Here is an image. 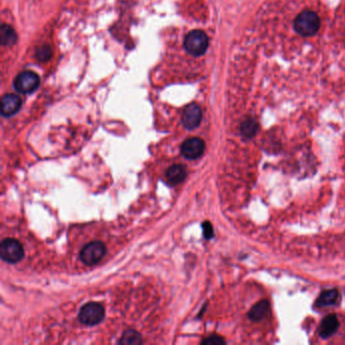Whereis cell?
Wrapping results in <instances>:
<instances>
[{
    "label": "cell",
    "instance_id": "cell-1",
    "mask_svg": "<svg viewBox=\"0 0 345 345\" xmlns=\"http://www.w3.org/2000/svg\"><path fill=\"white\" fill-rule=\"evenodd\" d=\"M319 28V16L311 10L301 12L295 19V30L301 36L311 37L318 32Z\"/></svg>",
    "mask_w": 345,
    "mask_h": 345
},
{
    "label": "cell",
    "instance_id": "cell-16",
    "mask_svg": "<svg viewBox=\"0 0 345 345\" xmlns=\"http://www.w3.org/2000/svg\"><path fill=\"white\" fill-rule=\"evenodd\" d=\"M120 344H127V345H132V344H140L142 343V337L140 333H138L135 330H128L126 331L123 336H121L119 342Z\"/></svg>",
    "mask_w": 345,
    "mask_h": 345
},
{
    "label": "cell",
    "instance_id": "cell-19",
    "mask_svg": "<svg viewBox=\"0 0 345 345\" xmlns=\"http://www.w3.org/2000/svg\"><path fill=\"white\" fill-rule=\"evenodd\" d=\"M201 343L202 344H210V345H213V344H224L225 340L223 339L222 337H220V336L213 335V336H210V337L206 338L205 340H202Z\"/></svg>",
    "mask_w": 345,
    "mask_h": 345
},
{
    "label": "cell",
    "instance_id": "cell-2",
    "mask_svg": "<svg viewBox=\"0 0 345 345\" xmlns=\"http://www.w3.org/2000/svg\"><path fill=\"white\" fill-rule=\"evenodd\" d=\"M209 46L207 35L198 30L192 31L185 39V48L192 56H201L205 54Z\"/></svg>",
    "mask_w": 345,
    "mask_h": 345
},
{
    "label": "cell",
    "instance_id": "cell-12",
    "mask_svg": "<svg viewBox=\"0 0 345 345\" xmlns=\"http://www.w3.org/2000/svg\"><path fill=\"white\" fill-rule=\"evenodd\" d=\"M186 177L187 170L184 166L179 164L170 166L166 172V180L171 186H177L178 184H181L186 179Z\"/></svg>",
    "mask_w": 345,
    "mask_h": 345
},
{
    "label": "cell",
    "instance_id": "cell-15",
    "mask_svg": "<svg viewBox=\"0 0 345 345\" xmlns=\"http://www.w3.org/2000/svg\"><path fill=\"white\" fill-rule=\"evenodd\" d=\"M0 39L3 46H11L16 42V35L14 30L8 25H2L0 29Z\"/></svg>",
    "mask_w": 345,
    "mask_h": 345
},
{
    "label": "cell",
    "instance_id": "cell-17",
    "mask_svg": "<svg viewBox=\"0 0 345 345\" xmlns=\"http://www.w3.org/2000/svg\"><path fill=\"white\" fill-rule=\"evenodd\" d=\"M52 56V50L49 46H42L40 48H38L36 52V57L38 61H42V62H45V61L49 60Z\"/></svg>",
    "mask_w": 345,
    "mask_h": 345
},
{
    "label": "cell",
    "instance_id": "cell-7",
    "mask_svg": "<svg viewBox=\"0 0 345 345\" xmlns=\"http://www.w3.org/2000/svg\"><path fill=\"white\" fill-rule=\"evenodd\" d=\"M205 151V142L199 138H191L181 145V154L187 159L194 160L199 158Z\"/></svg>",
    "mask_w": 345,
    "mask_h": 345
},
{
    "label": "cell",
    "instance_id": "cell-11",
    "mask_svg": "<svg viewBox=\"0 0 345 345\" xmlns=\"http://www.w3.org/2000/svg\"><path fill=\"white\" fill-rule=\"evenodd\" d=\"M340 302V293L336 289L324 291L318 298L316 305L318 307H328L334 306Z\"/></svg>",
    "mask_w": 345,
    "mask_h": 345
},
{
    "label": "cell",
    "instance_id": "cell-4",
    "mask_svg": "<svg viewBox=\"0 0 345 345\" xmlns=\"http://www.w3.org/2000/svg\"><path fill=\"white\" fill-rule=\"evenodd\" d=\"M78 318L79 321L84 325H96L105 318V308L98 303H88L81 308Z\"/></svg>",
    "mask_w": 345,
    "mask_h": 345
},
{
    "label": "cell",
    "instance_id": "cell-14",
    "mask_svg": "<svg viewBox=\"0 0 345 345\" xmlns=\"http://www.w3.org/2000/svg\"><path fill=\"white\" fill-rule=\"evenodd\" d=\"M240 131H241L242 136H244L247 139L254 137L258 131L257 121L251 117L246 118L245 120H243V123L241 124Z\"/></svg>",
    "mask_w": 345,
    "mask_h": 345
},
{
    "label": "cell",
    "instance_id": "cell-13",
    "mask_svg": "<svg viewBox=\"0 0 345 345\" xmlns=\"http://www.w3.org/2000/svg\"><path fill=\"white\" fill-rule=\"evenodd\" d=\"M270 307H269V303L267 300H263L258 302L257 304L251 308V310L249 311V319L252 321H260L262 319H265L268 314L269 313Z\"/></svg>",
    "mask_w": 345,
    "mask_h": 345
},
{
    "label": "cell",
    "instance_id": "cell-5",
    "mask_svg": "<svg viewBox=\"0 0 345 345\" xmlns=\"http://www.w3.org/2000/svg\"><path fill=\"white\" fill-rule=\"evenodd\" d=\"M1 258L8 263H17L24 258V248L20 243L12 238L2 240L0 245Z\"/></svg>",
    "mask_w": 345,
    "mask_h": 345
},
{
    "label": "cell",
    "instance_id": "cell-18",
    "mask_svg": "<svg viewBox=\"0 0 345 345\" xmlns=\"http://www.w3.org/2000/svg\"><path fill=\"white\" fill-rule=\"evenodd\" d=\"M202 231H204V236L206 239H211L214 237V229L210 222L202 223Z\"/></svg>",
    "mask_w": 345,
    "mask_h": 345
},
{
    "label": "cell",
    "instance_id": "cell-3",
    "mask_svg": "<svg viewBox=\"0 0 345 345\" xmlns=\"http://www.w3.org/2000/svg\"><path fill=\"white\" fill-rule=\"evenodd\" d=\"M106 252L107 249L103 242L93 241L81 249L79 256L84 265L94 266L105 257Z\"/></svg>",
    "mask_w": 345,
    "mask_h": 345
},
{
    "label": "cell",
    "instance_id": "cell-8",
    "mask_svg": "<svg viewBox=\"0 0 345 345\" xmlns=\"http://www.w3.org/2000/svg\"><path fill=\"white\" fill-rule=\"evenodd\" d=\"M182 124L188 130L197 128L201 121V110L197 105L192 104L186 108L182 114Z\"/></svg>",
    "mask_w": 345,
    "mask_h": 345
},
{
    "label": "cell",
    "instance_id": "cell-10",
    "mask_svg": "<svg viewBox=\"0 0 345 345\" xmlns=\"http://www.w3.org/2000/svg\"><path fill=\"white\" fill-rule=\"evenodd\" d=\"M339 328V321L333 314L323 318L319 326V335L321 338L326 339L331 337Z\"/></svg>",
    "mask_w": 345,
    "mask_h": 345
},
{
    "label": "cell",
    "instance_id": "cell-6",
    "mask_svg": "<svg viewBox=\"0 0 345 345\" xmlns=\"http://www.w3.org/2000/svg\"><path fill=\"white\" fill-rule=\"evenodd\" d=\"M38 85L39 77L32 71L19 73L14 80V88L20 93H32Z\"/></svg>",
    "mask_w": 345,
    "mask_h": 345
},
{
    "label": "cell",
    "instance_id": "cell-9",
    "mask_svg": "<svg viewBox=\"0 0 345 345\" xmlns=\"http://www.w3.org/2000/svg\"><path fill=\"white\" fill-rule=\"evenodd\" d=\"M22 107V99L13 93H7L1 98V114L4 116H11Z\"/></svg>",
    "mask_w": 345,
    "mask_h": 345
}]
</instances>
